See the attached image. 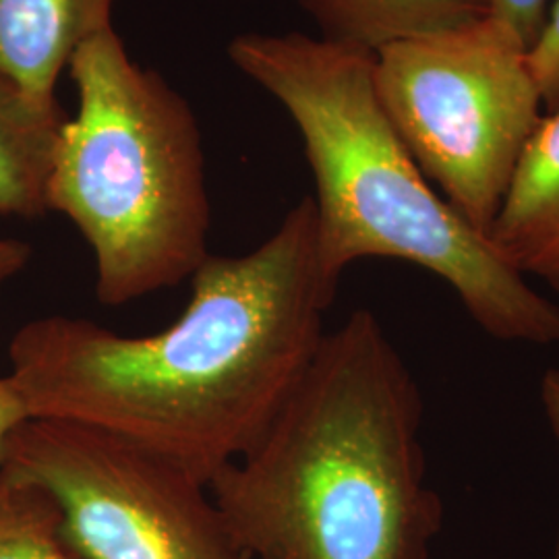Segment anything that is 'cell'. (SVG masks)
I'll list each match as a JSON object with an SVG mask.
<instances>
[{
  "mask_svg": "<svg viewBox=\"0 0 559 559\" xmlns=\"http://www.w3.org/2000/svg\"><path fill=\"white\" fill-rule=\"evenodd\" d=\"M228 57L299 129L328 278L340 284L355 261H406L443 280L487 336L559 346L558 302L501 260L400 140L376 92L371 52L297 32H245Z\"/></svg>",
  "mask_w": 559,
  "mask_h": 559,
  "instance_id": "3957f363",
  "label": "cell"
},
{
  "mask_svg": "<svg viewBox=\"0 0 559 559\" xmlns=\"http://www.w3.org/2000/svg\"><path fill=\"white\" fill-rule=\"evenodd\" d=\"M540 406L545 413V419L551 427V433L559 443V367L547 369L540 378ZM556 559H559V537L556 547Z\"/></svg>",
  "mask_w": 559,
  "mask_h": 559,
  "instance_id": "2e32d148",
  "label": "cell"
},
{
  "mask_svg": "<svg viewBox=\"0 0 559 559\" xmlns=\"http://www.w3.org/2000/svg\"><path fill=\"white\" fill-rule=\"evenodd\" d=\"M487 15L506 23L531 50L539 38L551 0H480Z\"/></svg>",
  "mask_w": 559,
  "mask_h": 559,
  "instance_id": "4fadbf2b",
  "label": "cell"
},
{
  "mask_svg": "<svg viewBox=\"0 0 559 559\" xmlns=\"http://www.w3.org/2000/svg\"><path fill=\"white\" fill-rule=\"evenodd\" d=\"M32 260V247L17 239L0 237V286L21 274Z\"/></svg>",
  "mask_w": 559,
  "mask_h": 559,
  "instance_id": "9a60e30c",
  "label": "cell"
},
{
  "mask_svg": "<svg viewBox=\"0 0 559 559\" xmlns=\"http://www.w3.org/2000/svg\"><path fill=\"white\" fill-rule=\"evenodd\" d=\"M115 0H0V71L41 102L81 44L112 27Z\"/></svg>",
  "mask_w": 559,
  "mask_h": 559,
  "instance_id": "ba28073f",
  "label": "cell"
},
{
  "mask_svg": "<svg viewBox=\"0 0 559 559\" xmlns=\"http://www.w3.org/2000/svg\"><path fill=\"white\" fill-rule=\"evenodd\" d=\"M189 284L179 320L154 334L27 321L9 346L27 417L110 433L210 487L260 441L328 332L338 284L321 267L313 198L249 253L210 255Z\"/></svg>",
  "mask_w": 559,
  "mask_h": 559,
  "instance_id": "6da1fadb",
  "label": "cell"
},
{
  "mask_svg": "<svg viewBox=\"0 0 559 559\" xmlns=\"http://www.w3.org/2000/svg\"><path fill=\"white\" fill-rule=\"evenodd\" d=\"M373 81L423 175L487 237L545 115L528 48L506 23L480 15L383 46Z\"/></svg>",
  "mask_w": 559,
  "mask_h": 559,
  "instance_id": "5b68a950",
  "label": "cell"
},
{
  "mask_svg": "<svg viewBox=\"0 0 559 559\" xmlns=\"http://www.w3.org/2000/svg\"><path fill=\"white\" fill-rule=\"evenodd\" d=\"M0 559H87L67 539L55 498L0 466Z\"/></svg>",
  "mask_w": 559,
  "mask_h": 559,
  "instance_id": "8fae6325",
  "label": "cell"
},
{
  "mask_svg": "<svg viewBox=\"0 0 559 559\" xmlns=\"http://www.w3.org/2000/svg\"><path fill=\"white\" fill-rule=\"evenodd\" d=\"M69 73L80 106L60 127L46 201L87 242L96 297L120 307L189 282L212 255L189 102L131 59L115 27L81 44Z\"/></svg>",
  "mask_w": 559,
  "mask_h": 559,
  "instance_id": "277c9868",
  "label": "cell"
},
{
  "mask_svg": "<svg viewBox=\"0 0 559 559\" xmlns=\"http://www.w3.org/2000/svg\"><path fill=\"white\" fill-rule=\"evenodd\" d=\"M528 62L539 85L545 112L559 108V0H551L539 38L528 50Z\"/></svg>",
  "mask_w": 559,
  "mask_h": 559,
  "instance_id": "7c38bea8",
  "label": "cell"
},
{
  "mask_svg": "<svg viewBox=\"0 0 559 559\" xmlns=\"http://www.w3.org/2000/svg\"><path fill=\"white\" fill-rule=\"evenodd\" d=\"M59 102H41L0 71V216L48 214V179L60 127Z\"/></svg>",
  "mask_w": 559,
  "mask_h": 559,
  "instance_id": "9c48e42d",
  "label": "cell"
},
{
  "mask_svg": "<svg viewBox=\"0 0 559 559\" xmlns=\"http://www.w3.org/2000/svg\"><path fill=\"white\" fill-rule=\"evenodd\" d=\"M320 38L376 55L383 46L440 34L487 15L480 0H297Z\"/></svg>",
  "mask_w": 559,
  "mask_h": 559,
  "instance_id": "30bf717a",
  "label": "cell"
},
{
  "mask_svg": "<svg viewBox=\"0 0 559 559\" xmlns=\"http://www.w3.org/2000/svg\"><path fill=\"white\" fill-rule=\"evenodd\" d=\"M0 466L55 498L67 539L87 559H251L203 480L110 433L23 420Z\"/></svg>",
  "mask_w": 559,
  "mask_h": 559,
  "instance_id": "8992f818",
  "label": "cell"
},
{
  "mask_svg": "<svg viewBox=\"0 0 559 559\" xmlns=\"http://www.w3.org/2000/svg\"><path fill=\"white\" fill-rule=\"evenodd\" d=\"M487 239L510 267L559 299V108L543 115L526 143Z\"/></svg>",
  "mask_w": 559,
  "mask_h": 559,
  "instance_id": "52a82bcc",
  "label": "cell"
},
{
  "mask_svg": "<svg viewBox=\"0 0 559 559\" xmlns=\"http://www.w3.org/2000/svg\"><path fill=\"white\" fill-rule=\"evenodd\" d=\"M27 419L29 417L15 383L9 376L0 378V460H2V450L9 436L20 427L23 420Z\"/></svg>",
  "mask_w": 559,
  "mask_h": 559,
  "instance_id": "5bb4252c",
  "label": "cell"
},
{
  "mask_svg": "<svg viewBox=\"0 0 559 559\" xmlns=\"http://www.w3.org/2000/svg\"><path fill=\"white\" fill-rule=\"evenodd\" d=\"M423 417L413 369L380 318L357 309L210 493L251 559H429L443 501Z\"/></svg>",
  "mask_w": 559,
  "mask_h": 559,
  "instance_id": "7a4b0ae2",
  "label": "cell"
}]
</instances>
